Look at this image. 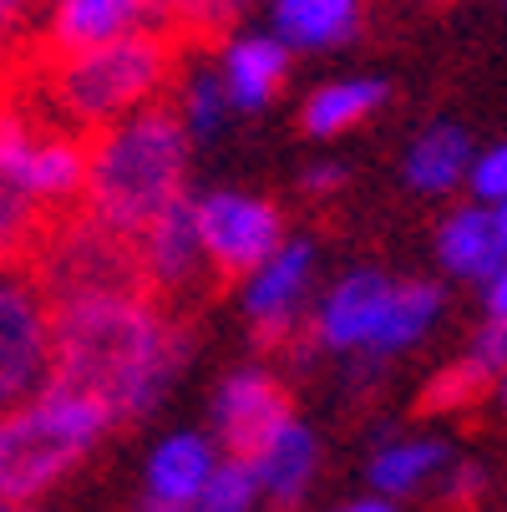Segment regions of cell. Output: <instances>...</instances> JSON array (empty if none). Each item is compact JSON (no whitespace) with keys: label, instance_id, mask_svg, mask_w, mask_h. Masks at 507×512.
<instances>
[{"label":"cell","instance_id":"cell-1","mask_svg":"<svg viewBox=\"0 0 507 512\" xmlns=\"http://www.w3.org/2000/svg\"><path fill=\"white\" fill-rule=\"evenodd\" d=\"M188 360V325L153 300H77L51 310V391L82 396L112 421L158 406Z\"/></svg>","mask_w":507,"mask_h":512},{"label":"cell","instance_id":"cell-2","mask_svg":"<svg viewBox=\"0 0 507 512\" xmlns=\"http://www.w3.org/2000/svg\"><path fill=\"white\" fill-rule=\"evenodd\" d=\"M188 127L173 107H142L87 142L82 213L102 229L142 239L183 198Z\"/></svg>","mask_w":507,"mask_h":512},{"label":"cell","instance_id":"cell-3","mask_svg":"<svg viewBox=\"0 0 507 512\" xmlns=\"http://www.w3.org/2000/svg\"><path fill=\"white\" fill-rule=\"evenodd\" d=\"M112 426V416L82 396L41 391L36 401L0 416V507L41 497L61 472H71L87 447Z\"/></svg>","mask_w":507,"mask_h":512},{"label":"cell","instance_id":"cell-4","mask_svg":"<svg viewBox=\"0 0 507 512\" xmlns=\"http://www.w3.org/2000/svg\"><path fill=\"white\" fill-rule=\"evenodd\" d=\"M46 305H77V300H153L148 289V269H142V249L127 234L102 229L97 218H87L82 208L66 213L51 229V239L41 244L36 264H31Z\"/></svg>","mask_w":507,"mask_h":512},{"label":"cell","instance_id":"cell-5","mask_svg":"<svg viewBox=\"0 0 507 512\" xmlns=\"http://www.w3.org/2000/svg\"><path fill=\"white\" fill-rule=\"evenodd\" d=\"M51 376V305L31 269H0V416L36 401Z\"/></svg>","mask_w":507,"mask_h":512},{"label":"cell","instance_id":"cell-6","mask_svg":"<svg viewBox=\"0 0 507 512\" xmlns=\"http://www.w3.org/2000/svg\"><path fill=\"white\" fill-rule=\"evenodd\" d=\"M193 218H198L203 259H208L219 289L239 284L244 274H254L274 259L279 218H274L269 203L244 198V193H208L203 203H193Z\"/></svg>","mask_w":507,"mask_h":512},{"label":"cell","instance_id":"cell-7","mask_svg":"<svg viewBox=\"0 0 507 512\" xmlns=\"http://www.w3.org/2000/svg\"><path fill=\"white\" fill-rule=\"evenodd\" d=\"M142 249V269H148V289H153V305L163 315L178 320V305L183 300H203L213 295V269L203 259V244H198V218H193V203L178 198L163 218H153V229L137 239Z\"/></svg>","mask_w":507,"mask_h":512},{"label":"cell","instance_id":"cell-8","mask_svg":"<svg viewBox=\"0 0 507 512\" xmlns=\"http://www.w3.org/2000/svg\"><path fill=\"white\" fill-rule=\"evenodd\" d=\"M213 416H219V436L234 462H254L274 436L289 426V396L274 376L264 371H239L224 381L219 391V406H213Z\"/></svg>","mask_w":507,"mask_h":512},{"label":"cell","instance_id":"cell-9","mask_svg":"<svg viewBox=\"0 0 507 512\" xmlns=\"http://www.w3.org/2000/svg\"><path fill=\"white\" fill-rule=\"evenodd\" d=\"M132 31H158V6L153 0H56L46 36H36L41 51H87Z\"/></svg>","mask_w":507,"mask_h":512},{"label":"cell","instance_id":"cell-10","mask_svg":"<svg viewBox=\"0 0 507 512\" xmlns=\"http://www.w3.org/2000/svg\"><path fill=\"white\" fill-rule=\"evenodd\" d=\"M310 284V244H289V249H274V259L254 274L249 284V320L259 330V345H279L289 340V320H295V305Z\"/></svg>","mask_w":507,"mask_h":512},{"label":"cell","instance_id":"cell-11","mask_svg":"<svg viewBox=\"0 0 507 512\" xmlns=\"http://www.w3.org/2000/svg\"><path fill=\"white\" fill-rule=\"evenodd\" d=\"M391 295V279L386 274H350L330 289V300L320 305V340L335 350H371V335L381 325Z\"/></svg>","mask_w":507,"mask_h":512},{"label":"cell","instance_id":"cell-12","mask_svg":"<svg viewBox=\"0 0 507 512\" xmlns=\"http://www.w3.org/2000/svg\"><path fill=\"white\" fill-rule=\"evenodd\" d=\"M437 254L457 279H477L487 284L502 264H507V239L497 234L492 208H457L447 213V224L437 229Z\"/></svg>","mask_w":507,"mask_h":512},{"label":"cell","instance_id":"cell-13","mask_svg":"<svg viewBox=\"0 0 507 512\" xmlns=\"http://www.w3.org/2000/svg\"><path fill=\"white\" fill-rule=\"evenodd\" d=\"M208 477H213V452L203 436H173V442H163L148 467L153 512H188L203 497Z\"/></svg>","mask_w":507,"mask_h":512},{"label":"cell","instance_id":"cell-14","mask_svg":"<svg viewBox=\"0 0 507 512\" xmlns=\"http://www.w3.org/2000/svg\"><path fill=\"white\" fill-rule=\"evenodd\" d=\"M61 218L46 213L6 168H0V269H31Z\"/></svg>","mask_w":507,"mask_h":512},{"label":"cell","instance_id":"cell-15","mask_svg":"<svg viewBox=\"0 0 507 512\" xmlns=\"http://www.w3.org/2000/svg\"><path fill=\"white\" fill-rule=\"evenodd\" d=\"M249 472H254V482L269 492L274 512H295V502H300V492H305V482H310V472H315V436H310L305 426L289 421L274 442L249 462Z\"/></svg>","mask_w":507,"mask_h":512},{"label":"cell","instance_id":"cell-16","mask_svg":"<svg viewBox=\"0 0 507 512\" xmlns=\"http://www.w3.org/2000/svg\"><path fill=\"white\" fill-rule=\"evenodd\" d=\"M284 66H289L284 41H269V36L234 41L224 61V97L239 107H264L284 82Z\"/></svg>","mask_w":507,"mask_h":512},{"label":"cell","instance_id":"cell-17","mask_svg":"<svg viewBox=\"0 0 507 512\" xmlns=\"http://www.w3.org/2000/svg\"><path fill=\"white\" fill-rule=\"evenodd\" d=\"M472 173V142L462 127H431L406 153V183L421 193H447Z\"/></svg>","mask_w":507,"mask_h":512},{"label":"cell","instance_id":"cell-18","mask_svg":"<svg viewBox=\"0 0 507 512\" xmlns=\"http://www.w3.org/2000/svg\"><path fill=\"white\" fill-rule=\"evenodd\" d=\"M284 46H335L355 36L360 0H274Z\"/></svg>","mask_w":507,"mask_h":512},{"label":"cell","instance_id":"cell-19","mask_svg":"<svg viewBox=\"0 0 507 512\" xmlns=\"http://www.w3.org/2000/svg\"><path fill=\"white\" fill-rule=\"evenodd\" d=\"M442 315V289L437 284H391V295H386V310H381V325L371 335V350L386 355V350H406L411 340H421L431 330V320Z\"/></svg>","mask_w":507,"mask_h":512},{"label":"cell","instance_id":"cell-20","mask_svg":"<svg viewBox=\"0 0 507 512\" xmlns=\"http://www.w3.org/2000/svg\"><path fill=\"white\" fill-rule=\"evenodd\" d=\"M442 467H452V452L442 442H396L371 462V482L386 497H406V492L426 487V477Z\"/></svg>","mask_w":507,"mask_h":512},{"label":"cell","instance_id":"cell-21","mask_svg":"<svg viewBox=\"0 0 507 512\" xmlns=\"http://www.w3.org/2000/svg\"><path fill=\"white\" fill-rule=\"evenodd\" d=\"M381 102H386V82H335L305 102V127L315 137H335L366 112H376Z\"/></svg>","mask_w":507,"mask_h":512},{"label":"cell","instance_id":"cell-22","mask_svg":"<svg viewBox=\"0 0 507 512\" xmlns=\"http://www.w3.org/2000/svg\"><path fill=\"white\" fill-rule=\"evenodd\" d=\"M482 386H487V371L477 360H462V365H452V371H442L437 381L426 386L421 406L426 411H462V406H472L482 396Z\"/></svg>","mask_w":507,"mask_h":512},{"label":"cell","instance_id":"cell-23","mask_svg":"<svg viewBox=\"0 0 507 512\" xmlns=\"http://www.w3.org/2000/svg\"><path fill=\"white\" fill-rule=\"evenodd\" d=\"M249 502H254V472L244 462H229V467H213L193 512H249Z\"/></svg>","mask_w":507,"mask_h":512},{"label":"cell","instance_id":"cell-24","mask_svg":"<svg viewBox=\"0 0 507 512\" xmlns=\"http://www.w3.org/2000/svg\"><path fill=\"white\" fill-rule=\"evenodd\" d=\"M472 188H477V198L482 203H507V142H497L492 153H482V158H472Z\"/></svg>","mask_w":507,"mask_h":512},{"label":"cell","instance_id":"cell-25","mask_svg":"<svg viewBox=\"0 0 507 512\" xmlns=\"http://www.w3.org/2000/svg\"><path fill=\"white\" fill-rule=\"evenodd\" d=\"M224 82H213V77H198L193 87H188V117H193V127L198 132H219V122H224Z\"/></svg>","mask_w":507,"mask_h":512},{"label":"cell","instance_id":"cell-26","mask_svg":"<svg viewBox=\"0 0 507 512\" xmlns=\"http://www.w3.org/2000/svg\"><path fill=\"white\" fill-rule=\"evenodd\" d=\"M467 360H477L487 376H497V371H507V325H482V335L472 340V350H467Z\"/></svg>","mask_w":507,"mask_h":512},{"label":"cell","instance_id":"cell-27","mask_svg":"<svg viewBox=\"0 0 507 512\" xmlns=\"http://www.w3.org/2000/svg\"><path fill=\"white\" fill-rule=\"evenodd\" d=\"M482 487H487V472L477 462H452L447 467V482H442V497L447 502H472Z\"/></svg>","mask_w":507,"mask_h":512},{"label":"cell","instance_id":"cell-28","mask_svg":"<svg viewBox=\"0 0 507 512\" xmlns=\"http://www.w3.org/2000/svg\"><path fill=\"white\" fill-rule=\"evenodd\" d=\"M487 315H492V325H507V264L487 279Z\"/></svg>","mask_w":507,"mask_h":512},{"label":"cell","instance_id":"cell-29","mask_svg":"<svg viewBox=\"0 0 507 512\" xmlns=\"http://www.w3.org/2000/svg\"><path fill=\"white\" fill-rule=\"evenodd\" d=\"M340 183V168H310V178H305V188H335Z\"/></svg>","mask_w":507,"mask_h":512},{"label":"cell","instance_id":"cell-30","mask_svg":"<svg viewBox=\"0 0 507 512\" xmlns=\"http://www.w3.org/2000/svg\"><path fill=\"white\" fill-rule=\"evenodd\" d=\"M340 512H396L391 502H350V507H340Z\"/></svg>","mask_w":507,"mask_h":512},{"label":"cell","instance_id":"cell-31","mask_svg":"<svg viewBox=\"0 0 507 512\" xmlns=\"http://www.w3.org/2000/svg\"><path fill=\"white\" fill-rule=\"evenodd\" d=\"M492 218H497V234L507 239V203H497V208H492Z\"/></svg>","mask_w":507,"mask_h":512},{"label":"cell","instance_id":"cell-32","mask_svg":"<svg viewBox=\"0 0 507 512\" xmlns=\"http://www.w3.org/2000/svg\"><path fill=\"white\" fill-rule=\"evenodd\" d=\"M502 406H507V376H502Z\"/></svg>","mask_w":507,"mask_h":512},{"label":"cell","instance_id":"cell-33","mask_svg":"<svg viewBox=\"0 0 507 512\" xmlns=\"http://www.w3.org/2000/svg\"><path fill=\"white\" fill-rule=\"evenodd\" d=\"M0 512H6V507H0Z\"/></svg>","mask_w":507,"mask_h":512},{"label":"cell","instance_id":"cell-34","mask_svg":"<svg viewBox=\"0 0 507 512\" xmlns=\"http://www.w3.org/2000/svg\"><path fill=\"white\" fill-rule=\"evenodd\" d=\"M188 512H193V507H188Z\"/></svg>","mask_w":507,"mask_h":512}]
</instances>
